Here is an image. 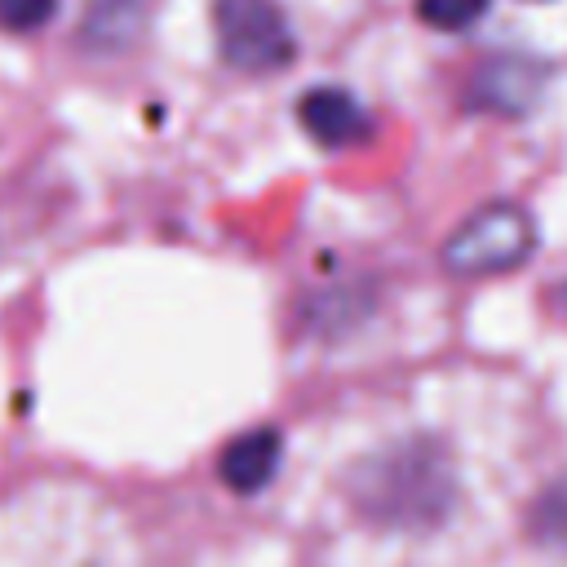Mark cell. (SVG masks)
<instances>
[{
	"mask_svg": "<svg viewBox=\"0 0 567 567\" xmlns=\"http://www.w3.org/2000/svg\"><path fill=\"white\" fill-rule=\"evenodd\" d=\"M549 80V66L523 53H496L487 62H478V71L470 75V93L465 102L474 111H496V115H523L540 102Z\"/></svg>",
	"mask_w": 567,
	"mask_h": 567,
	"instance_id": "4",
	"label": "cell"
},
{
	"mask_svg": "<svg viewBox=\"0 0 567 567\" xmlns=\"http://www.w3.org/2000/svg\"><path fill=\"white\" fill-rule=\"evenodd\" d=\"M213 27L217 49L235 71L270 75L292 58V31L279 0H217Z\"/></svg>",
	"mask_w": 567,
	"mask_h": 567,
	"instance_id": "3",
	"label": "cell"
},
{
	"mask_svg": "<svg viewBox=\"0 0 567 567\" xmlns=\"http://www.w3.org/2000/svg\"><path fill=\"white\" fill-rule=\"evenodd\" d=\"M416 9H421V18H425L430 27H439V31H461V27H470L474 18H483L487 0H416Z\"/></svg>",
	"mask_w": 567,
	"mask_h": 567,
	"instance_id": "9",
	"label": "cell"
},
{
	"mask_svg": "<svg viewBox=\"0 0 567 567\" xmlns=\"http://www.w3.org/2000/svg\"><path fill=\"white\" fill-rule=\"evenodd\" d=\"M297 120L328 151H341L368 137V115L346 89H310L297 106Z\"/></svg>",
	"mask_w": 567,
	"mask_h": 567,
	"instance_id": "5",
	"label": "cell"
},
{
	"mask_svg": "<svg viewBox=\"0 0 567 567\" xmlns=\"http://www.w3.org/2000/svg\"><path fill=\"white\" fill-rule=\"evenodd\" d=\"M527 532L536 536V545L567 554V474L554 478V483L536 496L532 518H527Z\"/></svg>",
	"mask_w": 567,
	"mask_h": 567,
	"instance_id": "8",
	"label": "cell"
},
{
	"mask_svg": "<svg viewBox=\"0 0 567 567\" xmlns=\"http://www.w3.org/2000/svg\"><path fill=\"white\" fill-rule=\"evenodd\" d=\"M58 13V0H0V31H40Z\"/></svg>",
	"mask_w": 567,
	"mask_h": 567,
	"instance_id": "10",
	"label": "cell"
},
{
	"mask_svg": "<svg viewBox=\"0 0 567 567\" xmlns=\"http://www.w3.org/2000/svg\"><path fill=\"white\" fill-rule=\"evenodd\" d=\"M142 13H146V0H93V9L84 13L80 40L97 53H120L137 40Z\"/></svg>",
	"mask_w": 567,
	"mask_h": 567,
	"instance_id": "7",
	"label": "cell"
},
{
	"mask_svg": "<svg viewBox=\"0 0 567 567\" xmlns=\"http://www.w3.org/2000/svg\"><path fill=\"white\" fill-rule=\"evenodd\" d=\"M350 501L363 518L394 527V532H425L443 523L456 505V474L452 456L434 439H403L350 474Z\"/></svg>",
	"mask_w": 567,
	"mask_h": 567,
	"instance_id": "1",
	"label": "cell"
},
{
	"mask_svg": "<svg viewBox=\"0 0 567 567\" xmlns=\"http://www.w3.org/2000/svg\"><path fill=\"white\" fill-rule=\"evenodd\" d=\"M536 252V221L523 204L514 199H492L474 208L452 239L443 244V266L447 275L478 279V275H501L523 266Z\"/></svg>",
	"mask_w": 567,
	"mask_h": 567,
	"instance_id": "2",
	"label": "cell"
},
{
	"mask_svg": "<svg viewBox=\"0 0 567 567\" xmlns=\"http://www.w3.org/2000/svg\"><path fill=\"white\" fill-rule=\"evenodd\" d=\"M279 470V434L275 430H248V434H235L221 456H217V474L230 492L248 496V492H261Z\"/></svg>",
	"mask_w": 567,
	"mask_h": 567,
	"instance_id": "6",
	"label": "cell"
}]
</instances>
